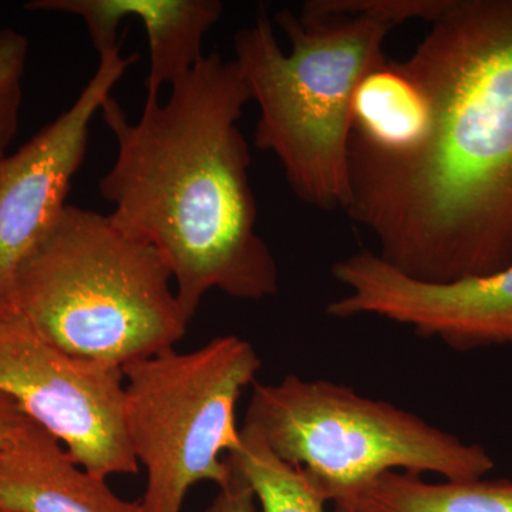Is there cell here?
<instances>
[{
	"instance_id": "1",
	"label": "cell",
	"mask_w": 512,
	"mask_h": 512,
	"mask_svg": "<svg viewBox=\"0 0 512 512\" xmlns=\"http://www.w3.org/2000/svg\"><path fill=\"white\" fill-rule=\"evenodd\" d=\"M402 67L430 106L423 143L349 158L350 220L410 278L447 284L512 265V0H447Z\"/></svg>"
},
{
	"instance_id": "2",
	"label": "cell",
	"mask_w": 512,
	"mask_h": 512,
	"mask_svg": "<svg viewBox=\"0 0 512 512\" xmlns=\"http://www.w3.org/2000/svg\"><path fill=\"white\" fill-rule=\"evenodd\" d=\"M251 94L235 60L218 52L146 97L133 123L110 96L100 113L117 157L100 178L111 217L164 256L190 323L207 293L262 301L279 289L278 265L256 231L251 151L238 121Z\"/></svg>"
},
{
	"instance_id": "3",
	"label": "cell",
	"mask_w": 512,
	"mask_h": 512,
	"mask_svg": "<svg viewBox=\"0 0 512 512\" xmlns=\"http://www.w3.org/2000/svg\"><path fill=\"white\" fill-rule=\"evenodd\" d=\"M173 284L154 245L67 204L20 262L16 311L64 352L123 369L184 339Z\"/></svg>"
},
{
	"instance_id": "4",
	"label": "cell",
	"mask_w": 512,
	"mask_h": 512,
	"mask_svg": "<svg viewBox=\"0 0 512 512\" xmlns=\"http://www.w3.org/2000/svg\"><path fill=\"white\" fill-rule=\"evenodd\" d=\"M284 53L264 9L235 33V63L259 107L255 146L271 151L293 194L320 211L348 210L350 107L357 84L386 59L394 26L366 16L302 19L276 13Z\"/></svg>"
},
{
	"instance_id": "5",
	"label": "cell",
	"mask_w": 512,
	"mask_h": 512,
	"mask_svg": "<svg viewBox=\"0 0 512 512\" xmlns=\"http://www.w3.org/2000/svg\"><path fill=\"white\" fill-rule=\"evenodd\" d=\"M245 423L281 460L301 467L326 503L389 471L464 481L480 480L495 466L484 447L329 380L288 375L275 384L255 382Z\"/></svg>"
},
{
	"instance_id": "6",
	"label": "cell",
	"mask_w": 512,
	"mask_h": 512,
	"mask_svg": "<svg viewBox=\"0 0 512 512\" xmlns=\"http://www.w3.org/2000/svg\"><path fill=\"white\" fill-rule=\"evenodd\" d=\"M261 366L248 340L225 335L123 367L128 441L147 471L144 512H183L194 485L231 484L222 454L241 443L235 407Z\"/></svg>"
},
{
	"instance_id": "7",
	"label": "cell",
	"mask_w": 512,
	"mask_h": 512,
	"mask_svg": "<svg viewBox=\"0 0 512 512\" xmlns=\"http://www.w3.org/2000/svg\"><path fill=\"white\" fill-rule=\"evenodd\" d=\"M0 393L101 478L140 471L124 421V373L52 345L19 312L0 318Z\"/></svg>"
},
{
	"instance_id": "8",
	"label": "cell",
	"mask_w": 512,
	"mask_h": 512,
	"mask_svg": "<svg viewBox=\"0 0 512 512\" xmlns=\"http://www.w3.org/2000/svg\"><path fill=\"white\" fill-rule=\"evenodd\" d=\"M99 56L96 72L72 106L0 158V318L18 312L20 262L66 207L74 175L86 160L90 124L140 57H124L121 46Z\"/></svg>"
},
{
	"instance_id": "9",
	"label": "cell",
	"mask_w": 512,
	"mask_h": 512,
	"mask_svg": "<svg viewBox=\"0 0 512 512\" xmlns=\"http://www.w3.org/2000/svg\"><path fill=\"white\" fill-rule=\"evenodd\" d=\"M332 274L349 293L328 303L330 318L379 316L458 352L512 343V265L490 275L430 284L363 249L336 262Z\"/></svg>"
},
{
	"instance_id": "10",
	"label": "cell",
	"mask_w": 512,
	"mask_h": 512,
	"mask_svg": "<svg viewBox=\"0 0 512 512\" xmlns=\"http://www.w3.org/2000/svg\"><path fill=\"white\" fill-rule=\"evenodd\" d=\"M25 8L79 16L99 55L123 45L124 20H140L150 50L147 97H160L200 63L204 37L224 12L220 0H33Z\"/></svg>"
},
{
	"instance_id": "11",
	"label": "cell",
	"mask_w": 512,
	"mask_h": 512,
	"mask_svg": "<svg viewBox=\"0 0 512 512\" xmlns=\"http://www.w3.org/2000/svg\"><path fill=\"white\" fill-rule=\"evenodd\" d=\"M0 512H144L107 478L73 460L42 426L23 416L0 448Z\"/></svg>"
},
{
	"instance_id": "12",
	"label": "cell",
	"mask_w": 512,
	"mask_h": 512,
	"mask_svg": "<svg viewBox=\"0 0 512 512\" xmlns=\"http://www.w3.org/2000/svg\"><path fill=\"white\" fill-rule=\"evenodd\" d=\"M430 106L402 63L383 59L357 84L350 107L349 158H396L423 143Z\"/></svg>"
},
{
	"instance_id": "13",
	"label": "cell",
	"mask_w": 512,
	"mask_h": 512,
	"mask_svg": "<svg viewBox=\"0 0 512 512\" xmlns=\"http://www.w3.org/2000/svg\"><path fill=\"white\" fill-rule=\"evenodd\" d=\"M335 505L348 512H512V481L429 483L420 474L389 471Z\"/></svg>"
},
{
	"instance_id": "14",
	"label": "cell",
	"mask_w": 512,
	"mask_h": 512,
	"mask_svg": "<svg viewBox=\"0 0 512 512\" xmlns=\"http://www.w3.org/2000/svg\"><path fill=\"white\" fill-rule=\"evenodd\" d=\"M225 460L254 491L262 512H323L326 501L305 471L276 456L251 424L244 423L239 447Z\"/></svg>"
},
{
	"instance_id": "15",
	"label": "cell",
	"mask_w": 512,
	"mask_h": 512,
	"mask_svg": "<svg viewBox=\"0 0 512 512\" xmlns=\"http://www.w3.org/2000/svg\"><path fill=\"white\" fill-rule=\"evenodd\" d=\"M447 0H309L301 8L302 19L329 16H366L396 26L407 20L433 22Z\"/></svg>"
},
{
	"instance_id": "16",
	"label": "cell",
	"mask_w": 512,
	"mask_h": 512,
	"mask_svg": "<svg viewBox=\"0 0 512 512\" xmlns=\"http://www.w3.org/2000/svg\"><path fill=\"white\" fill-rule=\"evenodd\" d=\"M29 40L18 30H0V158L18 133Z\"/></svg>"
},
{
	"instance_id": "17",
	"label": "cell",
	"mask_w": 512,
	"mask_h": 512,
	"mask_svg": "<svg viewBox=\"0 0 512 512\" xmlns=\"http://www.w3.org/2000/svg\"><path fill=\"white\" fill-rule=\"evenodd\" d=\"M231 484L220 488V493L214 498L205 512H258L254 491L232 471Z\"/></svg>"
},
{
	"instance_id": "18",
	"label": "cell",
	"mask_w": 512,
	"mask_h": 512,
	"mask_svg": "<svg viewBox=\"0 0 512 512\" xmlns=\"http://www.w3.org/2000/svg\"><path fill=\"white\" fill-rule=\"evenodd\" d=\"M25 413L20 410L15 400L0 393V448L8 440L12 431L18 426Z\"/></svg>"
},
{
	"instance_id": "19",
	"label": "cell",
	"mask_w": 512,
	"mask_h": 512,
	"mask_svg": "<svg viewBox=\"0 0 512 512\" xmlns=\"http://www.w3.org/2000/svg\"><path fill=\"white\" fill-rule=\"evenodd\" d=\"M335 512H348L343 510V508L338 507V505H335Z\"/></svg>"
}]
</instances>
